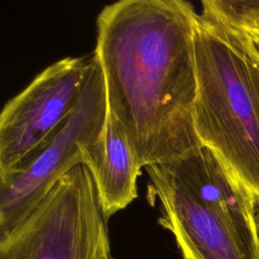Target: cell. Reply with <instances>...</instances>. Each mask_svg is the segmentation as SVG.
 <instances>
[{"instance_id":"cell-8","label":"cell","mask_w":259,"mask_h":259,"mask_svg":"<svg viewBox=\"0 0 259 259\" xmlns=\"http://www.w3.org/2000/svg\"><path fill=\"white\" fill-rule=\"evenodd\" d=\"M82 164L93 177L106 220L137 198L143 167L124 128L108 111L102 134L84 151Z\"/></svg>"},{"instance_id":"cell-4","label":"cell","mask_w":259,"mask_h":259,"mask_svg":"<svg viewBox=\"0 0 259 259\" xmlns=\"http://www.w3.org/2000/svg\"><path fill=\"white\" fill-rule=\"evenodd\" d=\"M107 115L104 80L92 54L80 100L49 144L20 172L0 178V239L21 225L58 180L83 163Z\"/></svg>"},{"instance_id":"cell-10","label":"cell","mask_w":259,"mask_h":259,"mask_svg":"<svg viewBox=\"0 0 259 259\" xmlns=\"http://www.w3.org/2000/svg\"><path fill=\"white\" fill-rule=\"evenodd\" d=\"M254 223L259 238V199L254 202Z\"/></svg>"},{"instance_id":"cell-7","label":"cell","mask_w":259,"mask_h":259,"mask_svg":"<svg viewBox=\"0 0 259 259\" xmlns=\"http://www.w3.org/2000/svg\"><path fill=\"white\" fill-rule=\"evenodd\" d=\"M160 165L180 186L219 213L254 258L259 259L254 201L208 148L200 146L171 163Z\"/></svg>"},{"instance_id":"cell-2","label":"cell","mask_w":259,"mask_h":259,"mask_svg":"<svg viewBox=\"0 0 259 259\" xmlns=\"http://www.w3.org/2000/svg\"><path fill=\"white\" fill-rule=\"evenodd\" d=\"M194 127L253 201L259 199V49L243 32L197 14Z\"/></svg>"},{"instance_id":"cell-5","label":"cell","mask_w":259,"mask_h":259,"mask_svg":"<svg viewBox=\"0 0 259 259\" xmlns=\"http://www.w3.org/2000/svg\"><path fill=\"white\" fill-rule=\"evenodd\" d=\"M90 58L67 57L44 69L0 114V178L23 170L77 106Z\"/></svg>"},{"instance_id":"cell-3","label":"cell","mask_w":259,"mask_h":259,"mask_svg":"<svg viewBox=\"0 0 259 259\" xmlns=\"http://www.w3.org/2000/svg\"><path fill=\"white\" fill-rule=\"evenodd\" d=\"M89 169L63 175L27 219L0 239V259H112Z\"/></svg>"},{"instance_id":"cell-11","label":"cell","mask_w":259,"mask_h":259,"mask_svg":"<svg viewBox=\"0 0 259 259\" xmlns=\"http://www.w3.org/2000/svg\"><path fill=\"white\" fill-rule=\"evenodd\" d=\"M112 259H114V258H112Z\"/></svg>"},{"instance_id":"cell-1","label":"cell","mask_w":259,"mask_h":259,"mask_svg":"<svg viewBox=\"0 0 259 259\" xmlns=\"http://www.w3.org/2000/svg\"><path fill=\"white\" fill-rule=\"evenodd\" d=\"M197 14L184 0H120L97 16L93 55L107 111L124 128L143 168L202 146L193 119Z\"/></svg>"},{"instance_id":"cell-6","label":"cell","mask_w":259,"mask_h":259,"mask_svg":"<svg viewBox=\"0 0 259 259\" xmlns=\"http://www.w3.org/2000/svg\"><path fill=\"white\" fill-rule=\"evenodd\" d=\"M159 225L174 237L181 259H255L230 225L180 186L163 165L146 167Z\"/></svg>"},{"instance_id":"cell-9","label":"cell","mask_w":259,"mask_h":259,"mask_svg":"<svg viewBox=\"0 0 259 259\" xmlns=\"http://www.w3.org/2000/svg\"><path fill=\"white\" fill-rule=\"evenodd\" d=\"M203 17L227 24L259 47V0H202Z\"/></svg>"}]
</instances>
